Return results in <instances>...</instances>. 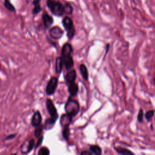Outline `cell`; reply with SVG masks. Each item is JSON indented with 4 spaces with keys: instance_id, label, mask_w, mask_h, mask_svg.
Returning <instances> with one entry per match:
<instances>
[{
    "instance_id": "obj_31",
    "label": "cell",
    "mask_w": 155,
    "mask_h": 155,
    "mask_svg": "<svg viewBox=\"0 0 155 155\" xmlns=\"http://www.w3.org/2000/svg\"><path fill=\"white\" fill-rule=\"evenodd\" d=\"M109 47H110V44H107V46H106V52H105V55L107 53V52H108V49H109Z\"/></svg>"
},
{
    "instance_id": "obj_14",
    "label": "cell",
    "mask_w": 155,
    "mask_h": 155,
    "mask_svg": "<svg viewBox=\"0 0 155 155\" xmlns=\"http://www.w3.org/2000/svg\"><path fill=\"white\" fill-rule=\"evenodd\" d=\"M63 62L61 56H58L56 58L55 61V71L57 74H61L62 71Z\"/></svg>"
},
{
    "instance_id": "obj_22",
    "label": "cell",
    "mask_w": 155,
    "mask_h": 155,
    "mask_svg": "<svg viewBox=\"0 0 155 155\" xmlns=\"http://www.w3.org/2000/svg\"><path fill=\"white\" fill-rule=\"evenodd\" d=\"M155 113V111L154 110H148L144 114V117L145 118V119L148 121H151L152 118L154 117V115Z\"/></svg>"
},
{
    "instance_id": "obj_20",
    "label": "cell",
    "mask_w": 155,
    "mask_h": 155,
    "mask_svg": "<svg viewBox=\"0 0 155 155\" xmlns=\"http://www.w3.org/2000/svg\"><path fill=\"white\" fill-rule=\"evenodd\" d=\"M64 6H65V14L67 15H71L73 12V8L72 5L68 2H65L64 3Z\"/></svg>"
},
{
    "instance_id": "obj_2",
    "label": "cell",
    "mask_w": 155,
    "mask_h": 155,
    "mask_svg": "<svg viewBox=\"0 0 155 155\" xmlns=\"http://www.w3.org/2000/svg\"><path fill=\"white\" fill-rule=\"evenodd\" d=\"M46 6L51 13L57 17L65 14L64 5L59 0H46Z\"/></svg>"
},
{
    "instance_id": "obj_12",
    "label": "cell",
    "mask_w": 155,
    "mask_h": 155,
    "mask_svg": "<svg viewBox=\"0 0 155 155\" xmlns=\"http://www.w3.org/2000/svg\"><path fill=\"white\" fill-rule=\"evenodd\" d=\"M67 86H68V92L70 94V96L73 97L76 96L79 91L78 85L75 82H73L67 84Z\"/></svg>"
},
{
    "instance_id": "obj_25",
    "label": "cell",
    "mask_w": 155,
    "mask_h": 155,
    "mask_svg": "<svg viewBox=\"0 0 155 155\" xmlns=\"http://www.w3.org/2000/svg\"><path fill=\"white\" fill-rule=\"evenodd\" d=\"M50 153V151L49 149L46 147H41L38 152V155H49Z\"/></svg>"
},
{
    "instance_id": "obj_27",
    "label": "cell",
    "mask_w": 155,
    "mask_h": 155,
    "mask_svg": "<svg viewBox=\"0 0 155 155\" xmlns=\"http://www.w3.org/2000/svg\"><path fill=\"white\" fill-rule=\"evenodd\" d=\"M38 141L36 142V143L35 144V148H38L41 145L43 142V139H44V136L43 135H41V136H40L39 138H38Z\"/></svg>"
},
{
    "instance_id": "obj_6",
    "label": "cell",
    "mask_w": 155,
    "mask_h": 155,
    "mask_svg": "<svg viewBox=\"0 0 155 155\" xmlns=\"http://www.w3.org/2000/svg\"><path fill=\"white\" fill-rule=\"evenodd\" d=\"M49 35L53 40H59L64 35V31L59 26H54L50 29Z\"/></svg>"
},
{
    "instance_id": "obj_13",
    "label": "cell",
    "mask_w": 155,
    "mask_h": 155,
    "mask_svg": "<svg viewBox=\"0 0 155 155\" xmlns=\"http://www.w3.org/2000/svg\"><path fill=\"white\" fill-rule=\"evenodd\" d=\"M73 53V47L68 43H65L61 49V56L66 55H71Z\"/></svg>"
},
{
    "instance_id": "obj_23",
    "label": "cell",
    "mask_w": 155,
    "mask_h": 155,
    "mask_svg": "<svg viewBox=\"0 0 155 155\" xmlns=\"http://www.w3.org/2000/svg\"><path fill=\"white\" fill-rule=\"evenodd\" d=\"M62 134V136H63L64 139L65 141H68L69 136H70V132L69 127H63Z\"/></svg>"
},
{
    "instance_id": "obj_26",
    "label": "cell",
    "mask_w": 155,
    "mask_h": 155,
    "mask_svg": "<svg viewBox=\"0 0 155 155\" xmlns=\"http://www.w3.org/2000/svg\"><path fill=\"white\" fill-rule=\"evenodd\" d=\"M144 110L142 108H140L139 110V112L137 116V121L139 123H143L144 121Z\"/></svg>"
},
{
    "instance_id": "obj_24",
    "label": "cell",
    "mask_w": 155,
    "mask_h": 155,
    "mask_svg": "<svg viewBox=\"0 0 155 155\" xmlns=\"http://www.w3.org/2000/svg\"><path fill=\"white\" fill-rule=\"evenodd\" d=\"M42 10H43V9L41 6V4L36 5L35 6H34V8L32 9V14L33 15H37L41 12Z\"/></svg>"
},
{
    "instance_id": "obj_21",
    "label": "cell",
    "mask_w": 155,
    "mask_h": 155,
    "mask_svg": "<svg viewBox=\"0 0 155 155\" xmlns=\"http://www.w3.org/2000/svg\"><path fill=\"white\" fill-rule=\"evenodd\" d=\"M43 130H44V126L41 124L40 126L36 127L34 132V136L36 138H39L40 136H41L42 135Z\"/></svg>"
},
{
    "instance_id": "obj_16",
    "label": "cell",
    "mask_w": 155,
    "mask_h": 155,
    "mask_svg": "<svg viewBox=\"0 0 155 155\" xmlns=\"http://www.w3.org/2000/svg\"><path fill=\"white\" fill-rule=\"evenodd\" d=\"M35 139L32 138L29 141L26 148L25 150H22L21 153L24 154H28L35 148Z\"/></svg>"
},
{
    "instance_id": "obj_30",
    "label": "cell",
    "mask_w": 155,
    "mask_h": 155,
    "mask_svg": "<svg viewBox=\"0 0 155 155\" xmlns=\"http://www.w3.org/2000/svg\"><path fill=\"white\" fill-rule=\"evenodd\" d=\"M41 0H33L32 2V5L34 6L36 5L41 4Z\"/></svg>"
},
{
    "instance_id": "obj_10",
    "label": "cell",
    "mask_w": 155,
    "mask_h": 155,
    "mask_svg": "<svg viewBox=\"0 0 155 155\" xmlns=\"http://www.w3.org/2000/svg\"><path fill=\"white\" fill-rule=\"evenodd\" d=\"M72 120H73V117L71 116H70L67 113L64 114L61 117L60 124L62 127H69V126L71 123Z\"/></svg>"
},
{
    "instance_id": "obj_29",
    "label": "cell",
    "mask_w": 155,
    "mask_h": 155,
    "mask_svg": "<svg viewBox=\"0 0 155 155\" xmlns=\"http://www.w3.org/2000/svg\"><path fill=\"white\" fill-rule=\"evenodd\" d=\"M81 155H92L93 154L90 150H84L81 152Z\"/></svg>"
},
{
    "instance_id": "obj_18",
    "label": "cell",
    "mask_w": 155,
    "mask_h": 155,
    "mask_svg": "<svg viewBox=\"0 0 155 155\" xmlns=\"http://www.w3.org/2000/svg\"><path fill=\"white\" fill-rule=\"evenodd\" d=\"M89 150L93 154L101 155L102 154V148L98 145H91L89 147Z\"/></svg>"
},
{
    "instance_id": "obj_1",
    "label": "cell",
    "mask_w": 155,
    "mask_h": 155,
    "mask_svg": "<svg viewBox=\"0 0 155 155\" xmlns=\"http://www.w3.org/2000/svg\"><path fill=\"white\" fill-rule=\"evenodd\" d=\"M46 108L50 118L46 120L44 126V129L46 130H49L53 127L57 120L58 119L59 114L58 113L57 109L55 107V104L51 99H47Z\"/></svg>"
},
{
    "instance_id": "obj_11",
    "label": "cell",
    "mask_w": 155,
    "mask_h": 155,
    "mask_svg": "<svg viewBox=\"0 0 155 155\" xmlns=\"http://www.w3.org/2000/svg\"><path fill=\"white\" fill-rule=\"evenodd\" d=\"M76 71L75 70H70L66 74L65 77V80L67 83V84H68L70 83L75 82L76 79Z\"/></svg>"
},
{
    "instance_id": "obj_9",
    "label": "cell",
    "mask_w": 155,
    "mask_h": 155,
    "mask_svg": "<svg viewBox=\"0 0 155 155\" xmlns=\"http://www.w3.org/2000/svg\"><path fill=\"white\" fill-rule=\"evenodd\" d=\"M63 65L67 70H71L74 66V60L71 56V55H66L61 56Z\"/></svg>"
},
{
    "instance_id": "obj_3",
    "label": "cell",
    "mask_w": 155,
    "mask_h": 155,
    "mask_svg": "<svg viewBox=\"0 0 155 155\" xmlns=\"http://www.w3.org/2000/svg\"><path fill=\"white\" fill-rule=\"evenodd\" d=\"M64 109L66 113L70 114L73 118L79 113L80 105L76 100L72 99L71 97L70 96L65 105Z\"/></svg>"
},
{
    "instance_id": "obj_4",
    "label": "cell",
    "mask_w": 155,
    "mask_h": 155,
    "mask_svg": "<svg viewBox=\"0 0 155 155\" xmlns=\"http://www.w3.org/2000/svg\"><path fill=\"white\" fill-rule=\"evenodd\" d=\"M62 24L66 32L68 40H71L75 35V29L73 20L70 17L66 16L62 19Z\"/></svg>"
},
{
    "instance_id": "obj_5",
    "label": "cell",
    "mask_w": 155,
    "mask_h": 155,
    "mask_svg": "<svg viewBox=\"0 0 155 155\" xmlns=\"http://www.w3.org/2000/svg\"><path fill=\"white\" fill-rule=\"evenodd\" d=\"M58 78L53 76L50 79L46 88V93L48 96L53 95L58 87Z\"/></svg>"
},
{
    "instance_id": "obj_15",
    "label": "cell",
    "mask_w": 155,
    "mask_h": 155,
    "mask_svg": "<svg viewBox=\"0 0 155 155\" xmlns=\"http://www.w3.org/2000/svg\"><path fill=\"white\" fill-rule=\"evenodd\" d=\"M80 71L81 72V74L83 76V78L84 80L85 81H87L89 80V71H88V69L86 67V65H84V64H81L80 65Z\"/></svg>"
},
{
    "instance_id": "obj_19",
    "label": "cell",
    "mask_w": 155,
    "mask_h": 155,
    "mask_svg": "<svg viewBox=\"0 0 155 155\" xmlns=\"http://www.w3.org/2000/svg\"><path fill=\"white\" fill-rule=\"evenodd\" d=\"M4 6L5 8L11 12H16V8L15 6L11 3V0H4L3 2Z\"/></svg>"
},
{
    "instance_id": "obj_28",
    "label": "cell",
    "mask_w": 155,
    "mask_h": 155,
    "mask_svg": "<svg viewBox=\"0 0 155 155\" xmlns=\"http://www.w3.org/2000/svg\"><path fill=\"white\" fill-rule=\"evenodd\" d=\"M17 136L16 133H14V134H11L8 136H7L5 138V141H9V140H12L13 139H14Z\"/></svg>"
},
{
    "instance_id": "obj_17",
    "label": "cell",
    "mask_w": 155,
    "mask_h": 155,
    "mask_svg": "<svg viewBox=\"0 0 155 155\" xmlns=\"http://www.w3.org/2000/svg\"><path fill=\"white\" fill-rule=\"evenodd\" d=\"M114 150L120 154H123V155H131L134 154V153H133L130 150L123 148V147H114Z\"/></svg>"
},
{
    "instance_id": "obj_8",
    "label": "cell",
    "mask_w": 155,
    "mask_h": 155,
    "mask_svg": "<svg viewBox=\"0 0 155 155\" xmlns=\"http://www.w3.org/2000/svg\"><path fill=\"white\" fill-rule=\"evenodd\" d=\"M42 116L40 111H36L33 114L31 119V125L33 127H36L41 124Z\"/></svg>"
},
{
    "instance_id": "obj_7",
    "label": "cell",
    "mask_w": 155,
    "mask_h": 155,
    "mask_svg": "<svg viewBox=\"0 0 155 155\" xmlns=\"http://www.w3.org/2000/svg\"><path fill=\"white\" fill-rule=\"evenodd\" d=\"M42 21L43 23V26L46 29H50L54 23L53 17L46 12L43 14Z\"/></svg>"
}]
</instances>
